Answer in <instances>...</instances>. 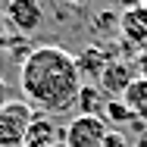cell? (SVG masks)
<instances>
[{"instance_id":"obj_1","label":"cell","mask_w":147,"mask_h":147,"mask_svg":"<svg viewBox=\"0 0 147 147\" xmlns=\"http://www.w3.org/2000/svg\"><path fill=\"white\" fill-rule=\"evenodd\" d=\"M85 85L78 63L69 50L44 44L34 47L19 66V88H22V100H28L34 110L57 116V113H69L78 100V91Z\"/></svg>"},{"instance_id":"obj_2","label":"cell","mask_w":147,"mask_h":147,"mask_svg":"<svg viewBox=\"0 0 147 147\" xmlns=\"http://www.w3.org/2000/svg\"><path fill=\"white\" fill-rule=\"evenodd\" d=\"M34 122V107L28 100H9L0 110V147H22Z\"/></svg>"},{"instance_id":"obj_3","label":"cell","mask_w":147,"mask_h":147,"mask_svg":"<svg viewBox=\"0 0 147 147\" xmlns=\"http://www.w3.org/2000/svg\"><path fill=\"white\" fill-rule=\"evenodd\" d=\"M110 135V122L103 116H75L63 128V144L66 147H103Z\"/></svg>"},{"instance_id":"obj_4","label":"cell","mask_w":147,"mask_h":147,"mask_svg":"<svg viewBox=\"0 0 147 147\" xmlns=\"http://www.w3.org/2000/svg\"><path fill=\"white\" fill-rule=\"evenodd\" d=\"M6 22L16 28L19 38H28L44 22V6L41 0H6Z\"/></svg>"},{"instance_id":"obj_5","label":"cell","mask_w":147,"mask_h":147,"mask_svg":"<svg viewBox=\"0 0 147 147\" xmlns=\"http://www.w3.org/2000/svg\"><path fill=\"white\" fill-rule=\"evenodd\" d=\"M119 28H122V50H128V53L144 50L147 47V6L125 9Z\"/></svg>"},{"instance_id":"obj_6","label":"cell","mask_w":147,"mask_h":147,"mask_svg":"<svg viewBox=\"0 0 147 147\" xmlns=\"http://www.w3.org/2000/svg\"><path fill=\"white\" fill-rule=\"evenodd\" d=\"M135 75H131V66L125 63V59H113L107 69H103V75H100V91L103 94H110L113 100H119L122 94H125V88H128V82H131Z\"/></svg>"},{"instance_id":"obj_7","label":"cell","mask_w":147,"mask_h":147,"mask_svg":"<svg viewBox=\"0 0 147 147\" xmlns=\"http://www.w3.org/2000/svg\"><path fill=\"white\" fill-rule=\"evenodd\" d=\"M75 63H78L82 78L91 82V85H97L100 75H103V69L113 63V57H107V50H100V47H85V50L75 57Z\"/></svg>"},{"instance_id":"obj_8","label":"cell","mask_w":147,"mask_h":147,"mask_svg":"<svg viewBox=\"0 0 147 147\" xmlns=\"http://www.w3.org/2000/svg\"><path fill=\"white\" fill-rule=\"evenodd\" d=\"M22 147H66V144H63V131H57L47 116H34Z\"/></svg>"},{"instance_id":"obj_9","label":"cell","mask_w":147,"mask_h":147,"mask_svg":"<svg viewBox=\"0 0 147 147\" xmlns=\"http://www.w3.org/2000/svg\"><path fill=\"white\" fill-rule=\"evenodd\" d=\"M119 100L131 110V116H135V119L147 122V78H144V75H135Z\"/></svg>"},{"instance_id":"obj_10","label":"cell","mask_w":147,"mask_h":147,"mask_svg":"<svg viewBox=\"0 0 147 147\" xmlns=\"http://www.w3.org/2000/svg\"><path fill=\"white\" fill-rule=\"evenodd\" d=\"M75 107H78V116H103L107 100H103V91H100V85H91V82H85V85H82V91H78Z\"/></svg>"},{"instance_id":"obj_11","label":"cell","mask_w":147,"mask_h":147,"mask_svg":"<svg viewBox=\"0 0 147 147\" xmlns=\"http://www.w3.org/2000/svg\"><path fill=\"white\" fill-rule=\"evenodd\" d=\"M103 119L107 122H113V125H128L131 122V110L122 103V100H107V110H103Z\"/></svg>"},{"instance_id":"obj_12","label":"cell","mask_w":147,"mask_h":147,"mask_svg":"<svg viewBox=\"0 0 147 147\" xmlns=\"http://www.w3.org/2000/svg\"><path fill=\"white\" fill-rule=\"evenodd\" d=\"M103 147H131V144H128V138H125L122 131H113V128H110V135H107Z\"/></svg>"},{"instance_id":"obj_13","label":"cell","mask_w":147,"mask_h":147,"mask_svg":"<svg viewBox=\"0 0 147 147\" xmlns=\"http://www.w3.org/2000/svg\"><path fill=\"white\" fill-rule=\"evenodd\" d=\"M0 47H13V38H9V22L0 19Z\"/></svg>"},{"instance_id":"obj_14","label":"cell","mask_w":147,"mask_h":147,"mask_svg":"<svg viewBox=\"0 0 147 147\" xmlns=\"http://www.w3.org/2000/svg\"><path fill=\"white\" fill-rule=\"evenodd\" d=\"M6 103H9V85H6V78L0 75V110H3Z\"/></svg>"},{"instance_id":"obj_15","label":"cell","mask_w":147,"mask_h":147,"mask_svg":"<svg viewBox=\"0 0 147 147\" xmlns=\"http://www.w3.org/2000/svg\"><path fill=\"white\" fill-rule=\"evenodd\" d=\"M138 66H141V75L147 78V47L141 50V59H138Z\"/></svg>"},{"instance_id":"obj_16","label":"cell","mask_w":147,"mask_h":147,"mask_svg":"<svg viewBox=\"0 0 147 147\" xmlns=\"http://www.w3.org/2000/svg\"><path fill=\"white\" fill-rule=\"evenodd\" d=\"M119 6H125V9H135V6H141V0H116Z\"/></svg>"},{"instance_id":"obj_17","label":"cell","mask_w":147,"mask_h":147,"mask_svg":"<svg viewBox=\"0 0 147 147\" xmlns=\"http://www.w3.org/2000/svg\"><path fill=\"white\" fill-rule=\"evenodd\" d=\"M66 3H75V6H82V3H88V0H66Z\"/></svg>"},{"instance_id":"obj_18","label":"cell","mask_w":147,"mask_h":147,"mask_svg":"<svg viewBox=\"0 0 147 147\" xmlns=\"http://www.w3.org/2000/svg\"><path fill=\"white\" fill-rule=\"evenodd\" d=\"M138 147H147V135H144V138H141V141H138Z\"/></svg>"},{"instance_id":"obj_19","label":"cell","mask_w":147,"mask_h":147,"mask_svg":"<svg viewBox=\"0 0 147 147\" xmlns=\"http://www.w3.org/2000/svg\"><path fill=\"white\" fill-rule=\"evenodd\" d=\"M141 6H147V0H141Z\"/></svg>"}]
</instances>
